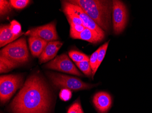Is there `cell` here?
<instances>
[{"label": "cell", "mask_w": 152, "mask_h": 113, "mask_svg": "<svg viewBox=\"0 0 152 113\" xmlns=\"http://www.w3.org/2000/svg\"><path fill=\"white\" fill-rule=\"evenodd\" d=\"M10 3L12 7L17 9L24 8L30 2L29 0H11Z\"/></svg>", "instance_id": "7402d4cb"}, {"label": "cell", "mask_w": 152, "mask_h": 113, "mask_svg": "<svg viewBox=\"0 0 152 113\" xmlns=\"http://www.w3.org/2000/svg\"><path fill=\"white\" fill-rule=\"evenodd\" d=\"M51 91L44 79L37 74L30 76L8 106L11 113H50Z\"/></svg>", "instance_id": "6da1fadb"}, {"label": "cell", "mask_w": 152, "mask_h": 113, "mask_svg": "<svg viewBox=\"0 0 152 113\" xmlns=\"http://www.w3.org/2000/svg\"><path fill=\"white\" fill-rule=\"evenodd\" d=\"M20 64L3 56H0V73H6L18 67Z\"/></svg>", "instance_id": "2e32d148"}, {"label": "cell", "mask_w": 152, "mask_h": 113, "mask_svg": "<svg viewBox=\"0 0 152 113\" xmlns=\"http://www.w3.org/2000/svg\"><path fill=\"white\" fill-rule=\"evenodd\" d=\"M66 1L68 5L73 10L74 12L81 19L85 28H88L92 31L96 32L100 36L103 38H104V31L95 22L87 13L83 11V9L77 5L72 4L68 2L67 1Z\"/></svg>", "instance_id": "9c48e42d"}, {"label": "cell", "mask_w": 152, "mask_h": 113, "mask_svg": "<svg viewBox=\"0 0 152 113\" xmlns=\"http://www.w3.org/2000/svg\"><path fill=\"white\" fill-rule=\"evenodd\" d=\"M70 35L81 33L85 29V26L83 25L72 24H70Z\"/></svg>", "instance_id": "d4e9b609"}, {"label": "cell", "mask_w": 152, "mask_h": 113, "mask_svg": "<svg viewBox=\"0 0 152 113\" xmlns=\"http://www.w3.org/2000/svg\"><path fill=\"white\" fill-rule=\"evenodd\" d=\"M70 37L72 39L82 40L94 44L99 43L104 39L96 32L92 31L87 28H85L81 33L72 35Z\"/></svg>", "instance_id": "7c38bea8"}, {"label": "cell", "mask_w": 152, "mask_h": 113, "mask_svg": "<svg viewBox=\"0 0 152 113\" xmlns=\"http://www.w3.org/2000/svg\"><path fill=\"white\" fill-rule=\"evenodd\" d=\"M67 113H84L79 99H77L71 105Z\"/></svg>", "instance_id": "603a6c76"}, {"label": "cell", "mask_w": 152, "mask_h": 113, "mask_svg": "<svg viewBox=\"0 0 152 113\" xmlns=\"http://www.w3.org/2000/svg\"><path fill=\"white\" fill-rule=\"evenodd\" d=\"M23 77L20 75H8L0 77V99L2 103L9 101L15 92L22 87Z\"/></svg>", "instance_id": "5b68a950"}, {"label": "cell", "mask_w": 152, "mask_h": 113, "mask_svg": "<svg viewBox=\"0 0 152 113\" xmlns=\"http://www.w3.org/2000/svg\"><path fill=\"white\" fill-rule=\"evenodd\" d=\"M100 47L96 51H95L90 56L89 58L90 65L92 68L93 74H92V78L94 79V76L95 74V69L96 67L97 62H98V55L99 52Z\"/></svg>", "instance_id": "44dd1931"}, {"label": "cell", "mask_w": 152, "mask_h": 113, "mask_svg": "<svg viewBox=\"0 0 152 113\" xmlns=\"http://www.w3.org/2000/svg\"><path fill=\"white\" fill-rule=\"evenodd\" d=\"M67 1L80 7L103 31H110L113 1L107 0H69Z\"/></svg>", "instance_id": "7a4b0ae2"}, {"label": "cell", "mask_w": 152, "mask_h": 113, "mask_svg": "<svg viewBox=\"0 0 152 113\" xmlns=\"http://www.w3.org/2000/svg\"><path fill=\"white\" fill-rule=\"evenodd\" d=\"M12 32L10 24L1 25L0 27V47L8 45L19 37Z\"/></svg>", "instance_id": "5bb4252c"}, {"label": "cell", "mask_w": 152, "mask_h": 113, "mask_svg": "<svg viewBox=\"0 0 152 113\" xmlns=\"http://www.w3.org/2000/svg\"><path fill=\"white\" fill-rule=\"evenodd\" d=\"M63 45V43L59 41L48 42L39 57V62L40 64L53 59Z\"/></svg>", "instance_id": "8fae6325"}, {"label": "cell", "mask_w": 152, "mask_h": 113, "mask_svg": "<svg viewBox=\"0 0 152 113\" xmlns=\"http://www.w3.org/2000/svg\"><path fill=\"white\" fill-rule=\"evenodd\" d=\"M76 66L88 77H92L93 72L90 65L89 61H84L80 63H75Z\"/></svg>", "instance_id": "ac0fdd59"}, {"label": "cell", "mask_w": 152, "mask_h": 113, "mask_svg": "<svg viewBox=\"0 0 152 113\" xmlns=\"http://www.w3.org/2000/svg\"><path fill=\"white\" fill-rule=\"evenodd\" d=\"M47 75L53 85L59 88L78 91L91 89L98 85L86 83L78 78L58 73L48 72Z\"/></svg>", "instance_id": "3957f363"}, {"label": "cell", "mask_w": 152, "mask_h": 113, "mask_svg": "<svg viewBox=\"0 0 152 113\" xmlns=\"http://www.w3.org/2000/svg\"><path fill=\"white\" fill-rule=\"evenodd\" d=\"M25 35L32 37H37L48 42L54 41L58 39L56 30V24L54 22L43 26L32 28Z\"/></svg>", "instance_id": "ba28073f"}, {"label": "cell", "mask_w": 152, "mask_h": 113, "mask_svg": "<svg viewBox=\"0 0 152 113\" xmlns=\"http://www.w3.org/2000/svg\"><path fill=\"white\" fill-rule=\"evenodd\" d=\"M1 56L20 64L26 63L29 53L25 38L23 37L7 45L1 50Z\"/></svg>", "instance_id": "277c9868"}, {"label": "cell", "mask_w": 152, "mask_h": 113, "mask_svg": "<svg viewBox=\"0 0 152 113\" xmlns=\"http://www.w3.org/2000/svg\"><path fill=\"white\" fill-rule=\"evenodd\" d=\"M93 103L99 113H107L111 107L112 99L106 92L100 91L94 96Z\"/></svg>", "instance_id": "30bf717a"}, {"label": "cell", "mask_w": 152, "mask_h": 113, "mask_svg": "<svg viewBox=\"0 0 152 113\" xmlns=\"http://www.w3.org/2000/svg\"><path fill=\"white\" fill-rule=\"evenodd\" d=\"M44 67L48 69L55 70L79 76H83L79 72L69 58L66 54L57 56L52 61L45 65Z\"/></svg>", "instance_id": "52a82bcc"}, {"label": "cell", "mask_w": 152, "mask_h": 113, "mask_svg": "<svg viewBox=\"0 0 152 113\" xmlns=\"http://www.w3.org/2000/svg\"><path fill=\"white\" fill-rule=\"evenodd\" d=\"M68 55L75 63H80L84 61H89V58L86 54L75 50H72L68 53Z\"/></svg>", "instance_id": "e0dca14e"}, {"label": "cell", "mask_w": 152, "mask_h": 113, "mask_svg": "<svg viewBox=\"0 0 152 113\" xmlns=\"http://www.w3.org/2000/svg\"><path fill=\"white\" fill-rule=\"evenodd\" d=\"M10 28L12 32L16 35H22L24 33L22 32V27L17 21L13 20L10 24Z\"/></svg>", "instance_id": "cb8c5ba5"}, {"label": "cell", "mask_w": 152, "mask_h": 113, "mask_svg": "<svg viewBox=\"0 0 152 113\" xmlns=\"http://www.w3.org/2000/svg\"><path fill=\"white\" fill-rule=\"evenodd\" d=\"M109 43V41H108V42H106L105 44H103L102 46L100 47V49L99 55H98V62H97V64H96L95 71V73H96V71L98 70L100 65L101 64L102 62L103 59L104 58Z\"/></svg>", "instance_id": "d6986e66"}, {"label": "cell", "mask_w": 152, "mask_h": 113, "mask_svg": "<svg viewBox=\"0 0 152 113\" xmlns=\"http://www.w3.org/2000/svg\"><path fill=\"white\" fill-rule=\"evenodd\" d=\"M28 42L31 52L34 57H39L48 44L43 39L32 36L29 38Z\"/></svg>", "instance_id": "4fadbf2b"}, {"label": "cell", "mask_w": 152, "mask_h": 113, "mask_svg": "<svg viewBox=\"0 0 152 113\" xmlns=\"http://www.w3.org/2000/svg\"><path fill=\"white\" fill-rule=\"evenodd\" d=\"M71 91V90L67 89H63L61 91L60 93V97L61 100L66 101L70 99L72 97Z\"/></svg>", "instance_id": "484cf974"}, {"label": "cell", "mask_w": 152, "mask_h": 113, "mask_svg": "<svg viewBox=\"0 0 152 113\" xmlns=\"http://www.w3.org/2000/svg\"><path fill=\"white\" fill-rule=\"evenodd\" d=\"M12 10V6L10 1L5 0L0 1V15L1 17L9 13Z\"/></svg>", "instance_id": "ffe728a7"}, {"label": "cell", "mask_w": 152, "mask_h": 113, "mask_svg": "<svg viewBox=\"0 0 152 113\" xmlns=\"http://www.w3.org/2000/svg\"><path fill=\"white\" fill-rule=\"evenodd\" d=\"M62 5L63 12L66 16L67 21L69 24L83 25V24L81 19L77 15L73 10L68 5L66 1H62Z\"/></svg>", "instance_id": "9a60e30c"}, {"label": "cell", "mask_w": 152, "mask_h": 113, "mask_svg": "<svg viewBox=\"0 0 152 113\" xmlns=\"http://www.w3.org/2000/svg\"><path fill=\"white\" fill-rule=\"evenodd\" d=\"M113 1V26L115 35L121 34L125 29L128 22V11L125 4L121 1Z\"/></svg>", "instance_id": "8992f818"}]
</instances>
